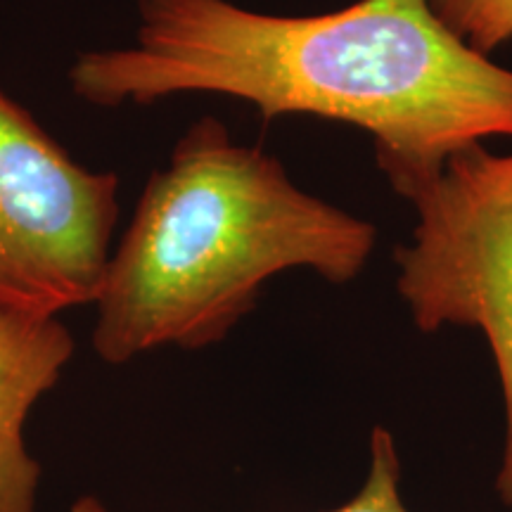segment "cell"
Instances as JSON below:
<instances>
[{
  "label": "cell",
  "instance_id": "obj_1",
  "mask_svg": "<svg viewBox=\"0 0 512 512\" xmlns=\"http://www.w3.org/2000/svg\"><path fill=\"white\" fill-rule=\"evenodd\" d=\"M67 76L76 98L105 110L211 93L249 102L264 121L309 114L363 128L399 195L458 150L512 138V69L467 48L427 0H356L320 15L138 0L133 41L76 55Z\"/></svg>",
  "mask_w": 512,
  "mask_h": 512
},
{
  "label": "cell",
  "instance_id": "obj_2",
  "mask_svg": "<svg viewBox=\"0 0 512 512\" xmlns=\"http://www.w3.org/2000/svg\"><path fill=\"white\" fill-rule=\"evenodd\" d=\"M377 230L292 181L278 157L242 145L216 117L183 133L147 178L107 261L93 349L110 366L221 342L278 273L332 285L361 275Z\"/></svg>",
  "mask_w": 512,
  "mask_h": 512
},
{
  "label": "cell",
  "instance_id": "obj_3",
  "mask_svg": "<svg viewBox=\"0 0 512 512\" xmlns=\"http://www.w3.org/2000/svg\"><path fill=\"white\" fill-rule=\"evenodd\" d=\"M401 197L418 226L411 245L394 249L396 290L420 332L458 325L489 344L505 408L494 489L512 512V155L475 143Z\"/></svg>",
  "mask_w": 512,
  "mask_h": 512
},
{
  "label": "cell",
  "instance_id": "obj_4",
  "mask_svg": "<svg viewBox=\"0 0 512 512\" xmlns=\"http://www.w3.org/2000/svg\"><path fill=\"white\" fill-rule=\"evenodd\" d=\"M117 219V174L76 162L0 88V309L60 318L95 304Z\"/></svg>",
  "mask_w": 512,
  "mask_h": 512
},
{
  "label": "cell",
  "instance_id": "obj_5",
  "mask_svg": "<svg viewBox=\"0 0 512 512\" xmlns=\"http://www.w3.org/2000/svg\"><path fill=\"white\" fill-rule=\"evenodd\" d=\"M74 349L60 318L0 309V512H38L43 472L24 427L60 382Z\"/></svg>",
  "mask_w": 512,
  "mask_h": 512
},
{
  "label": "cell",
  "instance_id": "obj_6",
  "mask_svg": "<svg viewBox=\"0 0 512 512\" xmlns=\"http://www.w3.org/2000/svg\"><path fill=\"white\" fill-rule=\"evenodd\" d=\"M401 458L389 430L375 427L370 437V463L358 494L330 512H411L403 501ZM67 512H112L98 496H81Z\"/></svg>",
  "mask_w": 512,
  "mask_h": 512
},
{
  "label": "cell",
  "instance_id": "obj_7",
  "mask_svg": "<svg viewBox=\"0 0 512 512\" xmlns=\"http://www.w3.org/2000/svg\"><path fill=\"white\" fill-rule=\"evenodd\" d=\"M444 27L475 53L491 57L512 41V0H427Z\"/></svg>",
  "mask_w": 512,
  "mask_h": 512
}]
</instances>
